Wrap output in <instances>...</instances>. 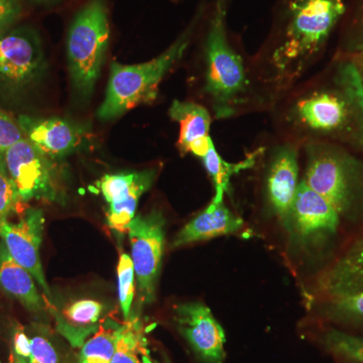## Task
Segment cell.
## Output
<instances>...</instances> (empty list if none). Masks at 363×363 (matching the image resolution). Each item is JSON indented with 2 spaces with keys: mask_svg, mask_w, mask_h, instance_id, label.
I'll return each instance as SVG.
<instances>
[{
  "mask_svg": "<svg viewBox=\"0 0 363 363\" xmlns=\"http://www.w3.org/2000/svg\"><path fill=\"white\" fill-rule=\"evenodd\" d=\"M32 1L35 2V4H52V2L59 1V0H32Z\"/></svg>",
  "mask_w": 363,
  "mask_h": 363,
  "instance_id": "e575fe53",
  "label": "cell"
},
{
  "mask_svg": "<svg viewBox=\"0 0 363 363\" xmlns=\"http://www.w3.org/2000/svg\"><path fill=\"white\" fill-rule=\"evenodd\" d=\"M169 116L180 124L178 149L181 154L191 152L201 159L206 156L213 143L210 136L211 116L208 109L195 102L174 100Z\"/></svg>",
  "mask_w": 363,
  "mask_h": 363,
  "instance_id": "e0dca14e",
  "label": "cell"
},
{
  "mask_svg": "<svg viewBox=\"0 0 363 363\" xmlns=\"http://www.w3.org/2000/svg\"><path fill=\"white\" fill-rule=\"evenodd\" d=\"M362 52H363V47H362Z\"/></svg>",
  "mask_w": 363,
  "mask_h": 363,
  "instance_id": "8d00e7d4",
  "label": "cell"
},
{
  "mask_svg": "<svg viewBox=\"0 0 363 363\" xmlns=\"http://www.w3.org/2000/svg\"><path fill=\"white\" fill-rule=\"evenodd\" d=\"M13 353L28 362L30 358V339L23 329L14 332L13 335Z\"/></svg>",
  "mask_w": 363,
  "mask_h": 363,
  "instance_id": "4dcf8cb0",
  "label": "cell"
},
{
  "mask_svg": "<svg viewBox=\"0 0 363 363\" xmlns=\"http://www.w3.org/2000/svg\"><path fill=\"white\" fill-rule=\"evenodd\" d=\"M121 324L107 319L99 330L81 347L78 363H111Z\"/></svg>",
  "mask_w": 363,
  "mask_h": 363,
  "instance_id": "603a6c76",
  "label": "cell"
},
{
  "mask_svg": "<svg viewBox=\"0 0 363 363\" xmlns=\"http://www.w3.org/2000/svg\"><path fill=\"white\" fill-rule=\"evenodd\" d=\"M44 226L42 210L30 208L16 223L9 221L0 223V238L11 257L32 274L45 295L51 297L40 262V247Z\"/></svg>",
  "mask_w": 363,
  "mask_h": 363,
  "instance_id": "8fae6325",
  "label": "cell"
},
{
  "mask_svg": "<svg viewBox=\"0 0 363 363\" xmlns=\"http://www.w3.org/2000/svg\"><path fill=\"white\" fill-rule=\"evenodd\" d=\"M23 135L18 121L0 109V168L4 169V155L14 143L23 140Z\"/></svg>",
  "mask_w": 363,
  "mask_h": 363,
  "instance_id": "83f0119b",
  "label": "cell"
},
{
  "mask_svg": "<svg viewBox=\"0 0 363 363\" xmlns=\"http://www.w3.org/2000/svg\"><path fill=\"white\" fill-rule=\"evenodd\" d=\"M104 306L96 300L75 301L55 313L57 331L75 348H81L100 328Z\"/></svg>",
  "mask_w": 363,
  "mask_h": 363,
  "instance_id": "d6986e66",
  "label": "cell"
},
{
  "mask_svg": "<svg viewBox=\"0 0 363 363\" xmlns=\"http://www.w3.org/2000/svg\"><path fill=\"white\" fill-rule=\"evenodd\" d=\"M21 14L20 0H0V35L9 32Z\"/></svg>",
  "mask_w": 363,
  "mask_h": 363,
  "instance_id": "f546056e",
  "label": "cell"
},
{
  "mask_svg": "<svg viewBox=\"0 0 363 363\" xmlns=\"http://www.w3.org/2000/svg\"><path fill=\"white\" fill-rule=\"evenodd\" d=\"M328 314L338 321L363 324V293L331 300Z\"/></svg>",
  "mask_w": 363,
  "mask_h": 363,
  "instance_id": "484cf974",
  "label": "cell"
},
{
  "mask_svg": "<svg viewBox=\"0 0 363 363\" xmlns=\"http://www.w3.org/2000/svg\"><path fill=\"white\" fill-rule=\"evenodd\" d=\"M145 350L143 325L138 318L130 316L119 326L111 363H140L138 354Z\"/></svg>",
  "mask_w": 363,
  "mask_h": 363,
  "instance_id": "7402d4cb",
  "label": "cell"
},
{
  "mask_svg": "<svg viewBox=\"0 0 363 363\" xmlns=\"http://www.w3.org/2000/svg\"><path fill=\"white\" fill-rule=\"evenodd\" d=\"M164 221L159 210L147 215H138L130 222L128 234L131 245V259L138 283V293L143 303H152L161 269L164 245Z\"/></svg>",
  "mask_w": 363,
  "mask_h": 363,
  "instance_id": "ba28073f",
  "label": "cell"
},
{
  "mask_svg": "<svg viewBox=\"0 0 363 363\" xmlns=\"http://www.w3.org/2000/svg\"><path fill=\"white\" fill-rule=\"evenodd\" d=\"M0 290L18 300L28 311H44L45 304L35 284V279L25 267L9 255L4 243H0Z\"/></svg>",
  "mask_w": 363,
  "mask_h": 363,
  "instance_id": "ffe728a7",
  "label": "cell"
},
{
  "mask_svg": "<svg viewBox=\"0 0 363 363\" xmlns=\"http://www.w3.org/2000/svg\"><path fill=\"white\" fill-rule=\"evenodd\" d=\"M174 1L179 2V1H181V0H174Z\"/></svg>",
  "mask_w": 363,
  "mask_h": 363,
  "instance_id": "d590c367",
  "label": "cell"
},
{
  "mask_svg": "<svg viewBox=\"0 0 363 363\" xmlns=\"http://www.w3.org/2000/svg\"><path fill=\"white\" fill-rule=\"evenodd\" d=\"M44 66L39 38L30 28H16L0 35V85L25 88L38 80Z\"/></svg>",
  "mask_w": 363,
  "mask_h": 363,
  "instance_id": "30bf717a",
  "label": "cell"
},
{
  "mask_svg": "<svg viewBox=\"0 0 363 363\" xmlns=\"http://www.w3.org/2000/svg\"><path fill=\"white\" fill-rule=\"evenodd\" d=\"M155 169L135 173L108 174L98 182V188L109 204L107 224L113 230H128L135 217L136 207L143 193L156 179Z\"/></svg>",
  "mask_w": 363,
  "mask_h": 363,
  "instance_id": "4fadbf2b",
  "label": "cell"
},
{
  "mask_svg": "<svg viewBox=\"0 0 363 363\" xmlns=\"http://www.w3.org/2000/svg\"><path fill=\"white\" fill-rule=\"evenodd\" d=\"M140 363H154L150 360L149 352H147V350L143 351L142 353V357H140Z\"/></svg>",
  "mask_w": 363,
  "mask_h": 363,
  "instance_id": "d6a6232c",
  "label": "cell"
},
{
  "mask_svg": "<svg viewBox=\"0 0 363 363\" xmlns=\"http://www.w3.org/2000/svg\"><path fill=\"white\" fill-rule=\"evenodd\" d=\"M16 121L23 138L52 161L71 154L85 138L81 126L59 117L38 118L21 116Z\"/></svg>",
  "mask_w": 363,
  "mask_h": 363,
  "instance_id": "5bb4252c",
  "label": "cell"
},
{
  "mask_svg": "<svg viewBox=\"0 0 363 363\" xmlns=\"http://www.w3.org/2000/svg\"><path fill=\"white\" fill-rule=\"evenodd\" d=\"M307 167L304 181L330 203L340 216H350L363 206V164L335 145L305 143Z\"/></svg>",
  "mask_w": 363,
  "mask_h": 363,
  "instance_id": "5b68a950",
  "label": "cell"
},
{
  "mask_svg": "<svg viewBox=\"0 0 363 363\" xmlns=\"http://www.w3.org/2000/svg\"><path fill=\"white\" fill-rule=\"evenodd\" d=\"M243 220L224 204L223 200L212 199L209 206L186 224L177 234L172 247H184L190 243L212 240L238 233Z\"/></svg>",
  "mask_w": 363,
  "mask_h": 363,
  "instance_id": "ac0fdd59",
  "label": "cell"
},
{
  "mask_svg": "<svg viewBox=\"0 0 363 363\" xmlns=\"http://www.w3.org/2000/svg\"><path fill=\"white\" fill-rule=\"evenodd\" d=\"M204 11L202 4L188 28L156 58L136 65L112 63L106 95L97 111L99 119L112 121L138 105L150 104L156 100L160 83L183 57Z\"/></svg>",
  "mask_w": 363,
  "mask_h": 363,
  "instance_id": "277c9868",
  "label": "cell"
},
{
  "mask_svg": "<svg viewBox=\"0 0 363 363\" xmlns=\"http://www.w3.org/2000/svg\"><path fill=\"white\" fill-rule=\"evenodd\" d=\"M266 177L267 203L285 223L301 183L298 182V152L293 143L274 147L269 157Z\"/></svg>",
  "mask_w": 363,
  "mask_h": 363,
  "instance_id": "9a60e30c",
  "label": "cell"
},
{
  "mask_svg": "<svg viewBox=\"0 0 363 363\" xmlns=\"http://www.w3.org/2000/svg\"><path fill=\"white\" fill-rule=\"evenodd\" d=\"M318 288L331 300L363 293V234L320 277Z\"/></svg>",
  "mask_w": 363,
  "mask_h": 363,
  "instance_id": "2e32d148",
  "label": "cell"
},
{
  "mask_svg": "<svg viewBox=\"0 0 363 363\" xmlns=\"http://www.w3.org/2000/svg\"><path fill=\"white\" fill-rule=\"evenodd\" d=\"M135 277L133 259L130 255L123 253L117 266V281L119 303L125 320L130 316L131 304L135 297Z\"/></svg>",
  "mask_w": 363,
  "mask_h": 363,
  "instance_id": "d4e9b609",
  "label": "cell"
},
{
  "mask_svg": "<svg viewBox=\"0 0 363 363\" xmlns=\"http://www.w3.org/2000/svg\"><path fill=\"white\" fill-rule=\"evenodd\" d=\"M30 358L28 363H60L59 355L50 339L44 334L28 336Z\"/></svg>",
  "mask_w": 363,
  "mask_h": 363,
  "instance_id": "f1b7e54d",
  "label": "cell"
},
{
  "mask_svg": "<svg viewBox=\"0 0 363 363\" xmlns=\"http://www.w3.org/2000/svg\"><path fill=\"white\" fill-rule=\"evenodd\" d=\"M344 13L342 0L291 1L285 30L264 56L262 76L269 97L283 96L309 70Z\"/></svg>",
  "mask_w": 363,
  "mask_h": 363,
  "instance_id": "7a4b0ae2",
  "label": "cell"
},
{
  "mask_svg": "<svg viewBox=\"0 0 363 363\" xmlns=\"http://www.w3.org/2000/svg\"><path fill=\"white\" fill-rule=\"evenodd\" d=\"M340 215L322 196L301 181L284 225L298 243L315 245L337 233Z\"/></svg>",
  "mask_w": 363,
  "mask_h": 363,
  "instance_id": "9c48e42d",
  "label": "cell"
},
{
  "mask_svg": "<svg viewBox=\"0 0 363 363\" xmlns=\"http://www.w3.org/2000/svg\"><path fill=\"white\" fill-rule=\"evenodd\" d=\"M229 0H215L204 49V90L216 119H228L250 106L255 97L250 70L227 30Z\"/></svg>",
  "mask_w": 363,
  "mask_h": 363,
  "instance_id": "3957f363",
  "label": "cell"
},
{
  "mask_svg": "<svg viewBox=\"0 0 363 363\" xmlns=\"http://www.w3.org/2000/svg\"><path fill=\"white\" fill-rule=\"evenodd\" d=\"M9 363H28L26 359L18 357V355L14 354L13 352V357H11V362Z\"/></svg>",
  "mask_w": 363,
  "mask_h": 363,
  "instance_id": "836d02e7",
  "label": "cell"
},
{
  "mask_svg": "<svg viewBox=\"0 0 363 363\" xmlns=\"http://www.w3.org/2000/svg\"><path fill=\"white\" fill-rule=\"evenodd\" d=\"M353 63L357 66L358 72H359L360 77H362V84H363V52L362 54L358 55V56L354 57L352 59Z\"/></svg>",
  "mask_w": 363,
  "mask_h": 363,
  "instance_id": "1f68e13d",
  "label": "cell"
},
{
  "mask_svg": "<svg viewBox=\"0 0 363 363\" xmlns=\"http://www.w3.org/2000/svg\"><path fill=\"white\" fill-rule=\"evenodd\" d=\"M108 7L106 0H88L74 16L67 55L74 88L83 97L94 90L109 44Z\"/></svg>",
  "mask_w": 363,
  "mask_h": 363,
  "instance_id": "8992f818",
  "label": "cell"
},
{
  "mask_svg": "<svg viewBox=\"0 0 363 363\" xmlns=\"http://www.w3.org/2000/svg\"><path fill=\"white\" fill-rule=\"evenodd\" d=\"M0 363H1V362H0Z\"/></svg>",
  "mask_w": 363,
  "mask_h": 363,
  "instance_id": "74e56055",
  "label": "cell"
},
{
  "mask_svg": "<svg viewBox=\"0 0 363 363\" xmlns=\"http://www.w3.org/2000/svg\"><path fill=\"white\" fill-rule=\"evenodd\" d=\"M4 169L21 202L55 201L58 198L59 179L54 162L25 138L6 150Z\"/></svg>",
  "mask_w": 363,
  "mask_h": 363,
  "instance_id": "52a82bcc",
  "label": "cell"
},
{
  "mask_svg": "<svg viewBox=\"0 0 363 363\" xmlns=\"http://www.w3.org/2000/svg\"><path fill=\"white\" fill-rule=\"evenodd\" d=\"M21 199L13 182L6 169L0 168V223L9 221V216L16 211Z\"/></svg>",
  "mask_w": 363,
  "mask_h": 363,
  "instance_id": "4316f807",
  "label": "cell"
},
{
  "mask_svg": "<svg viewBox=\"0 0 363 363\" xmlns=\"http://www.w3.org/2000/svg\"><path fill=\"white\" fill-rule=\"evenodd\" d=\"M174 318L179 331L203 362L223 363L225 333L206 305L191 302L176 306Z\"/></svg>",
  "mask_w": 363,
  "mask_h": 363,
  "instance_id": "7c38bea8",
  "label": "cell"
},
{
  "mask_svg": "<svg viewBox=\"0 0 363 363\" xmlns=\"http://www.w3.org/2000/svg\"><path fill=\"white\" fill-rule=\"evenodd\" d=\"M323 343L333 354L352 363H363V337L329 329L325 332Z\"/></svg>",
  "mask_w": 363,
  "mask_h": 363,
  "instance_id": "cb8c5ba5",
  "label": "cell"
},
{
  "mask_svg": "<svg viewBox=\"0 0 363 363\" xmlns=\"http://www.w3.org/2000/svg\"><path fill=\"white\" fill-rule=\"evenodd\" d=\"M279 105V121L290 138L337 142L363 152V84L352 60L338 62Z\"/></svg>",
  "mask_w": 363,
  "mask_h": 363,
  "instance_id": "6da1fadb",
  "label": "cell"
},
{
  "mask_svg": "<svg viewBox=\"0 0 363 363\" xmlns=\"http://www.w3.org/2000/svg\"><path fill=\"white\" fill-rule=\"evenodd\" d=\"M264 149L255 150L250 152L243 161L238 162H229L222 159L215 149L214 143H212L206 156L203 157V164L207 173L211 177L215 188L213 199L223 200L224 194L228 192L230 187L231 178L236 174L245 171V169L252 168L257 162V157L262 154Z\"/></svg>",
  "mask_w": 363,
  "mask_h": 363,
  "instance_id": "44dd1931",
  "label": "cell"
}]
</instances>
